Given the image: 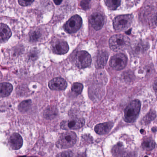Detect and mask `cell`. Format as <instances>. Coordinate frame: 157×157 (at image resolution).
<instances>
[{"instance_id":"1","label":"cell","mask_w":157,"mask_h":157,"mask_svg":"<svg viewBox=\"0 0 157 157\" xmlns=\"http://www.w3.org/2000/svg\"><path fill=\"white\" fill-rule=\"evenodd\" d=\"M130 42V38L127 36L121 34H116L110 38L109 45L112 50L115 52H121L128 48Z\"/></svg>"},{"instance_id":"2","label":"cell","mask_w":157,"mask_h":157,"mask_svg":"<svg viewBox=\"0 0 157 157\" xmlns=\"http://www.w3.org/2000/svg\"><path fill=\"white\" fill-rule=\"evenodd\" d=\"M141 108L140 100L136 99L132 101L124 110V121L127 123L134 122L139 115Z\"/></svg>"},{"instance_id":"3","label":"cell","mask_w":157,"mask_h":157,"mask_svg":"<svg viewBox=\"0 0 157 157\" xmlns=\"http://www.w3.org/2000/svg\"><path fill=\"white\" fill-rule=\"evenodd\" d=\"M77 136L72 131H66L62 134L56 142V146L59 148L66 149L70 148L76 143Z\"/></svg>"},{"instance_id":"4","label":"cell","mask_w":157,"mask_h":157,"mask_svg":"<svg viewBox=\"0 0 157 157\" xmlns=\"http://www.w3.org/2000/svg\"><path fill=\"white\" fill-rule=\"evenodd\" d=\"M133 16L132 15H121L116 17L113 21V26L116 31H124L128 29L132 25Z\"/></svg>"},{"instance_id":"5","label":"cell","mask_w":157,"mask_h":157,"mask_svg":"<svg viewBox=\"0 0 157 157\" xmlns=\"http://www.w3.org/2000/svg\"><path fill=\"white\" fill-rule=\"evenodd\" d=\"M75 62L76 66L80 69L86 68L90 65L91 58L89 53L85 51H78L75 54Z\"/></svg>"},{"instance_id":"6","label":"cell","mask_w":157,"mask_h":157,"mask_svg":"<svg viewBox=\"0 0 157 157\" xmlns=\"http://www.w3.org/2000/svg\"><path fill=\"white\" fill-rule=\"evenodd\" d=\"M127 62V58L126 55L122 53H119L111 58L109 65L113 69L116 71H120L125 67Z\"/></svg>"},{"instance_id":"7","label":"cell","mask_w":157,"mask_h":157,"mask_svg":"<svg viewBox=\"0 0 157 157\" xmlns=\"http://www.w3.org/2000/svg\"><path fill=\"white\" fill-rule=\"evenodd\" d=\"M82 23L81 17L78 15H75L65 23L63 27L65 31L68 33H75L81 27Z\"/></svg>"},{"instance_id":"8","label":"cell","mask_w":157,"mask_h":157,"mask_svg":"<svg viewBox=\"0 0 157 157\" xmlns=\"http://www.w3.org/2000/svg\"><path fill=\"white\" fill-rule=\"evenodd\" d=\"M85 120L83 118H74L68 121H63L60 127L63 130H78L85 124Z\"/></svg>"},{"instance_id":"9","label":"cell","mask_w":157,"mask_h":157,"mask_svg":"<svg viewBox=\"0 0 157 157\" xmlns=\"http://www.w3.org/2000/svg\"><path fill=\"white\" fill-rule=\"evenodd\" d=\"M89 20L91 26L96 30H99L104 25V18L99 13H94L91 14Z\"/></svg>"},{"instance_id":"10","label":"cell","mask_w":157,"mask_h":157,"mask_svg":"<svg viewBox=\"0 0 157 157\" xmlns=\"http://www.w3.org/2000/svg\"><path fill=\"white\" fill-rule=\"evenodd\" d=\"M67 86L66 81L61 77L53 78L49 83V87L52 90H64L67 87Z\"/></svg>"},{"instance_id":"11","label":"cell","mask_w":157,"mask_h":157,"mask_svg":"<svg viewBox=\"0 0 157 157\" xmlns=\"http://www.w3.org/2000/svg\"><path fill=\"white\" fill-rule=\"evenodd\" d=\"M68 43L64 41H57L52 45V49L57 54H64L69 51Z\"/></svg>"},{"instance_id":"12","label":"cell","mask_w":157,"mask_h":157,"mask_svg":"<svg viewBox=\"0 0 157 157\" xmlns=\"http://www.w3.org/2000/svg\"><path fill=\"white\" fill-rule=\"evenodd\" d=\"M8 143L11 148L13 150H18L23 145V139L19 134L14 133L10 136Z\"/></svg>"},{"instance_id":"13","label":"cell","mask_w":157,"mask_h":157,"mask_svg":"<svg viewBox=\"0 0 157 157\" xmlns=\"http://www.w3.org/2000/svg\"><path fill=\"white\" fill-rule=\"evenodd\" d=\"M109 54L107 52L104 50H101L99 52L97 55L95 66L98 69L102 68L104 67L108 61Z\"/></svg>"},{"instance_id":"14","label":"cell","mask_w":157,"mask_h":157,"mask_svg":"<svg viewBox=\"0 0 157 157\" xmlns=\"http://www.w3.org/2000/svg\"><path fill=\"white\" fill-rule=\"evenodd\" d=\"M113 126V123L112 122H106L99 124L95 126V132L100 135H103L108 134L111 130Z\"/></svg>"},{"instance_id":"15","label":"cell","mask_w":157,"mask_h":157,"mask_svg":"<svg viewBox=\"0 0 157 157\" xmlns=\"http://www.w3.org/2000/svg\"><path fill=\"white\" fill-rule=\"evenodd\" d=\"M12 35L11 29L8 26L0 23V42H4L8 40Z\"/></svg>"},{"instance_id":"16","label":"cell","mask_w":157,"mask_h":157,"mask_svg":"<svg viewBox=\"0 0 157 157\" xmlns=\"http://www.w3.org/2000/svg\"><path fill=\"white\" fill-rule=\"evenodd\" d=\"M13 89L11 84L8 83H2L0 84V97H5L11 94Z\"/></svg>"},{"instance_id":"17","label":"cell","mask_w":157,"mask_h":157,"mask_svg":"<svg viewBox=\"0 0 157 157\" xmlns=\"http://www.w3.org/2000/svg\"><path fill=\"white\" fill-rule=\"evenodd\" d=\"M143 149L147 151H151L155 148V143L153 139L148 138L143 141L142 143Z\"/></svg>"},{"instance_id":"18","label":"cell","mask_w":157,"mask_h":157,"mask_svg":"<svg viewBox=\"0 0 157 157\" xmlns=\"http://www.w3.org/2000/svg\"><path fill=\"white\" fill-rule=\"evenodd\" d=\"M156 117V112L155 110L150 111L147 115L144 117L142 121V124L144 125H147L154 120Z\"/></svg>"},{"instance_id":"19","label":"cell","mask_w":157,"mask_h":157,"mask_svg":"<svg viewBox=\"0 0 157 157\" xmlns=\"http://www.w3.org/2000/svg\"><path fill=\"white\" fill-rule=\"evenodd\" d=\"M104 2L109 9L114 10L117 9L120 5L121 1L119 0H105Z\"/></svg>"},{"instance_id":"20","label":"cell","mask_w":157,"mask_h":157,"mask_svg":"<svg viewBox=\"0 0 157 157\" xmlns=\"http://www.w3.org/2000/svg\"><path fill=\"white\" fill-rule=\"evenodd\" d=\"M30 105H31V100H25L20 103L18 108L21 112H26L29 109Z\"/></svg>"},{"instance_id":"21","label":"cell","mask_w":157,"mask_h":157,"mask_svg":"<svg viewBox=\"0 0 157 157\" xmlns=\"http://www.w3.org/2000/svg\"><path fill=\"white\" fill-rule=\"evenodd\" d=\"M72 90L78 94H81L83 90V86L79 83H75L72 86Z\"/></svg>"},{"instance_id":"22","label":"cell","mask_w":157,"mask_h":157,"mask_svg":"<svg viewBox=\"0 0 157 157\" xmlns=\"http://www.w3.org/2000/svg\"><path fill=\"white\" fill-rule=\"evenodd\" d=\"M41 34L38 30H34L30 34V40L32 41H37L41 37Z\"/></svg>"},{"instance_id":"23","label":"cell","mask_w":157,"mask_h":157,"mask_svg":"<svg viewBox=\"0 0 157 157\" xmlns=\"http://www.w3.org/2000/svg\"><path fill=\"white\" fill-rule=\"evenodd\" d=\"M73 153L71 151H66L61 152L57 155L56 157H72Z\"/></svg>"},{"instance_id":"24","label":"cell","mask_w":157,"mask_h":157,"mask_svg":"<svg viewBox=\"0 0 157 157\" xmlns=\"http://www.w3.org/2000/svg\"><path fill=\"white\" fill-rule=\"evenodd\" d=\"M82 8L85 10L88 9L90 7V2L88 1H81V3H80Z\"/></svg>"},{"instance_id":"25","label":"cell","mask_w":157,"mask_h":157,"mask_svg":"<svg viewBox=\"0 0 157 157\" xmlns=\"http://www.w3.org/2000/svg\"><path fill=\"white\" fill-rule=\"evenodd\" d=\"M34 2V1H18V2L19 3V4L20 5L22 6H27L31 4L32 2Z\"/></svg>"},{"instance_id":"26","label":"cell","mask_w":157,"mask_h":157,"mask_svg":"<svg viewBox=\"0 0 157 157\" xmlns=\"http://www.w3.org/2000/svg\"><path fill=\"white\" fill-rule=\"evenodd\" d=\"M153 87H154V90L157 92V79L155 80V83L154 84V85H153Z\"/></svg>"},{"instance_id":"27","label":"cell","mask_w":157,"mask_h":157,"mask_svg":"<svg viewBox=\"0 0 157 157\" xmlns=\"http://www.w3.org/2000/svg\"><path fill=\"white\" fill-rule=\"evenodd\" d=\"M76 157H86V154L82 153V154H78Z\"/></svg>"},{"instance_id":"28","label":"cell","mask_w":157,"mask_h":157,"mask_svg":"<svg viewBox=\"0 0 157 157\" xmlns=\"http://www.w3.org/2000/svg\"><path fill=\"white\" fill-rule=\"evenodd\" d=\"M62 2V1H57V2H56V1H54V2L56 3V4L59 5V4H60V3Z\"/></svg>"},{"instance_id":"29","label":"cell","mask_w":157,"mask_h":157,"mask_svg":"<svg viewBox=\"0 0 157 157\" xmlns=\"http://www.w3.org/2000/svg\"><path fill=\"white\" fill-rule=\"evenodd\" d=\"M27 157V156H20V157Z\"/></svg>"},{"instance_id":"30","label":"cell","mask_w":157,"mask_h":157,"mask_svg":"<svg viewBox=\"0 0 157 157\" xmlns=\"http://www.w3.org/2000/svg\"><path fill=\"white\" fill-rule=\"evenodd\" d=\"M145 157H148V156H145Z\"/></svg>"}]
</instances>
